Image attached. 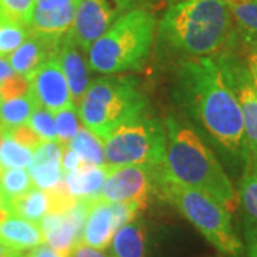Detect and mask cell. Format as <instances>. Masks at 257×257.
I'll use <instances>...</instances> for the list:
<instances>
[{
    "label": "cell",
    "instance_id": "obj_33",
    "mask_svg": "<svg viewBox=\"0 0 257 257\" xmlns=\"http://www.w3.org/2000/svg\"><path fill=\"white\" fill-rule=\"evenodd\" d=\"M29 90V80L25 76L13 74L5 82L0 83V100L16 97Z\"/></svg>",
    "mask_w": 257,
    "mask_h": 257
},
{
    "label": "cell",
    "instance_id": "obj_2",
    "mask_svg": "<svg viewBox=\"0 0 257 257\" xmlns=\"http://www.w3.org/2000/svg\"><path fill=\"white\" fill-rule=\"evenodd\" d=\"M166 153L156 173L167 180L207 193L227 210L239 206L237 192L223 166L194 128L170 116L166 120Z\"/></svg>",
    "mask_w": 257,
    "mask_h": 257
},
{
    "label": "cell",
    "instance_id": "obj_9",
    "mask_svg": "<svg viewBox=\"0 0 257 257\" xmlns=\"http://www.w3.org/2000/svg\"><path fill=\"white\" fill-rule=\"evenodd\" d=\"M216 59L239 103L248 155L257 159V92L250 80L247 67L244 60L226 50L216 55Z\"/></svg>",
    "mask_w": 257,
    "mask_h": 257
},
{
    "label": "cell",
    "instance_id": "obj_25",
    "mask_svg": "<svg viewBox=\"0 0 257 257\" xmlns=\"http://www.w3.org/2000/svg\"><path fill=\"white\" fill-rule=\"evenodd\" d=\"M33 149L19 143L18 140L2 132L0 169H28L33 159Z\"/></svg>",
    "mask_w": 257,
    "mask_h": 257
},
{
    "label": "cell",
    "instance_id": "obj_14",
    "mask_svg": "<svg viewBox=\"0 0 257 257\" xmlns=\"http://www.w3.org/2000/svg\"><path fill=\"white\" fill-rule=\"evenodd\" d=\"M60 39H47L30 33V36L8 57L13 72L29 77L50 56L57 55Z\"/></svg>",
    "mask_w": 257,
    "mask_h": 257
},
{
    "label": "cell",
    "instance_id": "obj_34",
    "mask_svg": "<svg viewBox=\"0 0 257 257\" xmlns=\"http://www.w3.org/2000/svg\"><path fill=\"white\" fill-rule=\"evenodd\" d=\"M3 133L9 135L10 138H13L15 140H18L19 143L25 145V146L30 147V149H37L43 143V140L37 136L36 133L29 127V124H23V126H19V127L13 128H0Z\"/></svg>",
    "mask_w": 257,
    "mask_h": 257
},
{
    "label": "cell",
    "instance_id": "obj_35",
    "mask_svg": "<svg viewBox=\"0 0 257 257\" xmlns=\"http://www.w3.org/2000/svg\"><path fill=\"white\" fill-rule=\"evenodd\" d=\"M243 244H244V251L247 257H257V223L246 221Z\"/></svg>",
    "mask_w": 257,
    "mask_h": 257
},
{
    "label": "cell",
    "instance_id": "obj_24",
    "mask_svg": "<svg viewBox=\"0 0 257 257\" xmlns=\"http://www.w3.org/2000/svg\"><path fill=\"white\" fill-rule=\"evenodd\" d=\"M230 12L234 25L250 46L257 45V0H231Z\"/></svg>",
    "mask_w": 257,
    "mask_h": 257
},
{
    "label": "cell",
    "instance_id": "obj_3",
    "mask_svg": "<svg viewBox=\"0 0 257 257\" xmlns=\"http://www.w3.org/2000/svg\"><path fill=\"white\" fill-rule=\"evenodd\" d=\"M234 35L229 2L182 0L169 6L159 23L165 45L186 57H207L226 50Z\"/></svg>",
    "mask_w": 257,
    "mask_h": 257
},
{
    "label": "cell",
    "instance_id": "obj_11",
    "mask_svg": "<svg viewBox=\"0 0 257 257\" xmlns=\"http://www.w3.org/2000/svg\"><path fill=\"white\" fill-rule=\"evenodd\" d=\"M29 90L33 93L39 106L56 114L74 106L69 83L57 55L50 56L28 77Z\"/></svg>",
    "mask_w": 257,
    "mask_h": 257
},
{
    "label": "cell",
    "instance_id": "obj_17",
    "mask_svg": "<svg viewBox=\"0 0 257 257\" xmlns=\"http://www.w3.org/2000/svg\"><path fill=\"white\" fill-rule=\"evenodd\" d=\"M79 5H69L60 9H35L30 23V33L47 39H62L73 25Z\"/></svg>",
    "mask_w": 257,
    "mask_h": 257
},
{
    "label": "cell",
    "instance_id": "obj_6",
    "mask_svg": "<svg viewBox=\"0 0 257 257\" xmlns=\"http://www.w3.org/2000/svg\"><path fill=\"white\" fill-rule=\"evenodd\" d=\"M146 107L136 79L106 74L90 82L77 111L84 127L104 142L123 123L145 114Z\"/></svg>",
    "mask_w": 257,
    "mask_h": 257
},
{
    "label": "cell",
    "instance_id": "obj_31",
    "mask_svg": "<svg viewBox=\"0 0 257 257\" xmlns=\"http://www.w3.org/2000/svg\"><path fill=\"white\" fill-rule=\"evenodd\" d=\"M29 127L43 142H57L55 127V114L42 106H37L28 121Z\"/></svg>",
    "mask_w": 257,
    "mask_h": 257
},
{
    "label": "cell",
    "instance_id": "obj_40",
    "mask_svg": "<svg viewBox=\"0 0 257 257\" xmlns=\"http://www.w3.org/2000/svg\"><path fill=\"white\" fill-rule=\"evenodd\" d=\"M23 257H64L63 254L57 253L55 248H52L46 243H42L32 250H29L28 254H23Z\"/></svg>",
    "mask_w": 257,
    "mask_h": 257
},
{
    "label": "cell",
    "instance_id": "obj_1",
    "mask_svg": "<svg viewBox=\"0 0 257 257\" xmlns=\"http://www.w3.org/2000/svg\"><path fill=\"white\" fill-rule=\"evenodd\" d=\"M175 97L226 152L240 159L250 156L239 103L216 56L186 57L180 62Z\"/></svg>",
    "mask_w": 257,
    "mask_h": 257
},
{
    "label": "cell",
    "instance_id": "obj_45",
    "mask_svg": "<svg viewBox=\"0 0 257 257\" xmlns=\"http://www.w3.org/2000/svg\"><path fill=\"white\" fill-rule=\"evenodd\" d=\"M176 2H182V0H170V3H176ZM223 2H231V0H223Z\"/></svg>",
    "mask_w": 257,
    "mask_h": 257
},
{
    "label": "cell",
    "instance_id": "obj_39",
    "mask_svg": "<svg viewBox=\"0 0 257 257\" xmlns=\"http://www.w3.org/2000/svg\"><path fill=\"white\" fill-rule=\"evenodd\" d=\"M82 0H36L35 2V9L50 10L66 8L69 5H79Z\"/></svg>",
    "mask_w": 257,
    "mask_h": 257
},
{
    "label": "cell",
    "instance_id": "obj_19",
    "mask_svg": "<svg viewBox=\"0 0 257 257\" xmlns=\"http://www.w3.org/2000/svg\"><path fill=\"white\" fill-rule=\"evenodd\" d=\"M39 224L45 236V243L52 248H55L57 253L63 254L64 257L69 256L74 243L79 241V239L73 223L67 216V213L50 211Z\"/></svg>",
    "mask_w": 257,
    "mask_h": 257
},
{
    "label": "cell",
    "instance_id": "obj_13",
    "mask_svg": "<svg viewBox=\"0 0 257 257\" xmlns=\"http://www.w3.org/2000/svg\"><path fill=\"white\" fill-rule=\"evenodd\" d=\"M62 153L63 146L57 142H43L35 149L28 170L36 189L47 192L63 182L64 173L60 163Z\"/></svg>",
    "mask_w": 257,
    "mask_h": 257
},
{
    "label": "cell",
    "instance_id": "obj_30",
    "mask_svg": "<svg viewBox=\"0 0 257 257\" xmlns=\"http://www.w3.org/2000/svg\"><path fill=\"white\" fill-rule=\"evenodd\" d=\"M35 2L36 0H0V18L30 28Z\"/></svg>",
    "mask_w": 257,
    "mask_h": 257
},
{
    "label": "cell",
    "instance_id": "obj_29",
    "mask_svg": "<svg viewBox=\"0 0 257 257\" xmlns=\"http://www.w3.org/2000/svg\"><path fill=\"white\" fill-rule=\"evenodd\" d=\"M239 204L246 214V221L257 223V172H251L243 177L237 192Z\"/></svg>",
    "mask_w": 257,
    "mask_h": 257
},
{
    "label": "cell",
    "instance_id": "obj_16",
    "mask_svg": "<svg viewBox=\"0 0 257 257\" xmlns=\"http://www.w3.org/2000/svg\"><path fill=\"white\" fill-rule=\"evenodd\" d=\"M113 234H114V227H113V213H111L110 203L96 196L89 211L87 220L84 223L80 240L87 246H92L99 250H106L109 248Z\"/></svg>",
    "mask_w": 257,
    "mask_h": 257
},
{
    "label": "cell",
    "instance_id": "obj_44",
    "mask_svg": "<svg viewBox=\"0 0 257 257\" xmlns=\"http://www.w3.org/2000/svg\"><path fill=\"white\" fill-rule=\"evenodd\" d=\"M9 257H23V253H16V254H13V256H9Z\"/></svg>",
    "mask_w": 257,
    "mask_h": 257
},
{
    "label": "cell",
    "instance_id": "obj_18",
    "mask_svg": "<svg viewBox=\"0 0 257 257\" xmlns=\"http://www.w3.org/2000/svg\"><path fill=\"white\" fill-rule=\"evenodd\" d=\"M147 230L145 220L136 217L114 231L111 237V257H146Z\"/></svg>",
    "mask_w": 257,
    "mask_h": 257
},
{
    "label": "cell",
    "instance_id": "obj_8",
    "mask_svg": "<svg viewBox=\"0 0 257 257\" xmlns=\"http://www.w3.org/2000/svg\"><path fill=\"white\" fill-rule=\"evenodd\" d=\"M133 6L135 0H82L67 35L87 53L93 42Z\"/></svg>",
    "mask_w": 257,
    "mask_h": 257
},
{
    "label": "cell",
    "instance_id": "obj_41",
    "mask_svg": "<svg viewBox=\"0 0 257 257\" xmlns=\"http://www.w3.org/2000/svg\"><path fill=\"white\" fill-rule=\"evenodd\" d=\"M13 74L16 73L13 72L8 57H0V83L5 82L6 79H9L10 76H13Z\"/></svg>",
    "mask_w": 257,
    "mask_h": 257
},
{
    "label": "cell",
    "instance_id": "obj_36",
    "mask_svg": "<svg viewBox=\"0 0 257 257\" xmlns=\"http://www.w3.org/2000/svg\"><path fill=\"white\" fill-rule=\"evenodd\" d=\"M67 257H111L110 254L104 253V250H99L92 246H87L86 243H83L82 240L76 241L74 246L70 250Z\"/></svg>",
    "mask_w": 257,
    "mask_h": 257
},
{
    "label": "cell",
    "instance_id": "obj_47",
    "mask_svg": "<svg viewBox=\"0 0 257 257\" xmlns=\"http://www.w3.org/2000/svg\"><path fill=\"white\" fill-rule=\"evenodd\" d=\"M2 172H3V169H0V176H2Z\"/></svg>",
    "mask_w": 257,
    "mask_h": 257
},
{
    "label": "cell",
    "instance_id": "obj_32",
    "mask_svg": "<svg viewBox=\"0 0 257 257\" xmlns=\"http://www.w3.org/2000/svg\"><path fill=\"white\" fill-rule=\"evenodd\" d=\"M111 213H113V227L114 231L121 227L123 224H126L133 219H136L139 211L143 210L136 203H127V202H117L110 203Z\"/></svg>",
    "mask_w": 257,
    "mask_h": 257
},
{
    "label": "cell",
    "instance_id": "obj_43",
    "mask_svg": "<svg viewBox=\"0 0 257 257\" xmlns=\"http://www.w3.org/2000/svg\"><path fill=\"white\" fill-rule=\"evenodd\" d=\"M18 251H13V250H10L9 247H6L3 243H0V257H9L13 256V254H16Z\"/></svg>",
    "mask_w": 257,
    "mask_h": 257
},
{
    "label": "cell",
    "instance_id": "obj_12",
    "mask_svg": "<svg viewBox=\"0 0 257 257\" xmlns=\"http://www.w3.org/2000/svg\"><path fill=\"white\" fill-rule=\"evenodd\" d=\"M86 55L87 53L77 46L67 33L60 39L57 47V59L63 69L66 80L69 83V89L72 92L76 107H79L83 96L90 84V79H89L90 67L87 63Z\"/></svg>",
    "mask_w": 257,
    "mask_h": 257
},
{
    "label": "cell",
    "instance_id": "obj_23",
    "mask_svg": "<svg viewBox=\"0 0 257 257\" xmlns=\"http://www.w3.org/2000/svg\"><path fill=\"white\" fill-rule=\"evenodd\" d=\"M67 146L74 153H77V156L82 159L83 165L106 166L103 142L96 135H93L87 127L82 126L79 128L77 135L72 139V142Z\"/></svg>",
    "mask_w": 257,
    "mask_h": 257
},
{
    "label": "cell",
    "instance_id": "obj_5",
    "mask_svg": "<svg viewBox=\"0 0 257 257\" xmlns=\"http://www.w3.org/2000/svg\"><path fill=\"white\" fill-rule=\"evenodd\" d=\"M155 189L184 219L192 223L223 256L243 257L244 244L236 233L231 213L207 193L155 173Z\"/></svg>",
    "mask_w": 257,
    "mask_h": 257
},
{
    "label": "cell",
    "instance_id": "obj_38",
    "mask_svg": "<svg viewBox=\"0 0 257 257\" xmlns=\"http://www.w3.org/2000/svg\"><path fill=\"white\" fill-rule=\"evenodd\" d=\"M244 64L247 67L248 76H250V80L253 83V87L256 89L257 92V52L250 47L247 50V53L244 55Z\"/></svg>",
    "mask_w": 257,
    "mask_h": 257
},
{
    "label": "cell",
    "instance_id": "obj_27",
    "mask_svg": "<svg viewBox=\"0 0 257 257\" xmlns=\"http://www.w3.org/2000/svg\"><path fill=\"white\" fill-rule=\"evenodd\" d=\"M29 36V26L0 18V57H9Z\"/></svg>",
    "mask_w": 257,
    "mask_h": 257
},
{
    "label": "cell",
    "instance_id": "obj_15",
    "mask_svg": "<svg viewBox=\"0 0 257 257\" xmlns=\"http://www.w3.org/2000/svg\"><path fill=\"white\" fill-rule=\"evenodd\" d=\"M0 243L13 251L23 253L45 243V236L39 223L9 214L0 220Z\"/></svg>",
    "mask_w": 257,
    "mask_h": 257
},
{
    "label": "cell",
    "instance_id": "obj_28",
    "mask_svg": "<svg viewBox=\"0 0 257 257\" xmlns=\"http://www.w3.org/2000/svg\"><path fill=\"white\" fill-rule=\"evenodd\" d=\"M82 126V120L79 117V111L76 106H70L64 110L57 111L55 114L57 143L62 146H67Z\"/></svg>",
    "mask_w": 257,
    "mask_h": 257
},
{
    "label": "cell",
    "instance_id": "obj_46",
    "mask_svg": "<svg viewBox=\"0 0 257 257\" xmlns=\"http://www.w3.org/2000/svg\"><path fill=\"white\" fill-rule=\"evenodd\" d=\"M250 47H253V49H254V50L257 52V45H256V46H250Z\"/></svg>",
    "mask_w": 257,
    "mask_h": 257
},
{
    "label": "cell",
    "instance_id": "obj_21",
    "mask_svg": "<svg viewBox=\"0 0 257 257\" xmlns=\"http://www.w3.org/2000/svg\"><path fill=\"white\" fill-rule=\"evenodd\" d=\"M39 103L33 93H26L0 100V128H13L28 124L32 113L35 111Z\"/></svg>",
    "mask_w": 257,
    "mask_h": 257
},
{
    "label": "cell",
    "instance_id": "obj_37",
    "mask_svg": "<svg viewBox=\"0 0 257 257\" xmlns=\"http://www.w3.org/2000/svg\"><path fill=\"white\" fill-rule=\"evenodd\" d=\"M62 170L63 173H69V172H73L76 169H79L83 165L82 159L77 156V153H74L73 150L69 146H63V153H62Z\"/></svg>",
    "mask_w": 257,
    "mask_h": 257
},
{
    "label": "cell",
    "instance_id": "obj_7",
    "mask_svg": "<svg viewBox=\"0 0 257 257\" xmlns=\"http://www.w3.org/2000/svg\"><path fill=\"white\" fill-rule=\"evenodd\" d=\"M167 135L162 121L142 114L103 142L107 166H143L157 170L165 159Z\"/></svg>",
    "mask_w": 257,
    "mask_h": 257
},
{
    "label": "cell",
    "instance_id": "obj_48",
    "mask_svg": "<svg viewBox=\"0 0 257 257\" xmlns=\"http://www.w3.org/2000/svg\"><path fill=\"white\" fill-rule=\"evenodd\" d=\"M256 172H257V169H256Z\"/></svg>",
    "mask_w": 257,
    "mask_h": 257
},
{
    "label": "cell",
    "instance_id": "obj_42",
    "mask_svg": "<svg viewBox=\"0 0 257 257\" xmlns=\"http://www.w3.org/2000/svg\"><path fill=\"white\" fill-rule=\"evenodd\" d=\"M9 206H8V202L5 200V197L0 194V220H3L6 216H9Z\"/></svg>",
    "mask_w": 257,
    "mask_h": 257
},
{
    "label": "cell",
    "instance_id": "obj_20",
    "mask_svg": "<svg viewBox=\"0 0 257 257\" xmlns=\"http://www.w3.org/2000/svg\"><path fill=\"white\" fill-rule=\"evenodd\" d=\"M106 175H107V165H82L79 169L64 175V184L69 193L76 199L96 197L100 194Z\"/></svg>",
    "mask_w": 257,
    "mask_h": 257
},
{
    "label": "cell",
    "instance_id": "obj_4",
    "mask_svg": "<svg viewBox=\"0 0 257 257\" xmlns=\"http://www.w3.org/2000/svg\"><path fill=\"white\" fill-rule=\"evenodd\" d=\"M156 25L155 15L149 10H128L89 47L90 70L101 74L138 70L150 53Z\"/></svg>",
    "mask_w": 257,
    "mask_h": 257
},
{
    "label": "cell",
    "instance_id": "obj_22",
    "mask_svg": "<svg viewBox=\"0 0 257 257\" xmlns=\"http://www.w3.org/2000/svg\"><path fill=\"white\" fill-rule=\"evenodd\" d=\"M10 214L23 217L26 220L40 223L50 211V199L45 190L32 189L28 193L19 196L9 202Z\"/></svg>",
    "mask_w": 257,
    "mask_h": 257
},
{
    "label": "cell",
    "instance_id": "obj_26",
    "mask_svg": "<svg viewBox=\"0 0 257 257\" xmlns=\"http://www.w3.org/2000/svg\"><path fill=\"white\" fill-rule=\"evenodd\" d=\"M35 189L28 169H5L0 176V194L9 206L10 200Z\"/></svg>",
    "mask_w": 257,
    "mask_h": 257
},
{
    "label": "cell",
    "instance_id": "obj_10",
    "mask_svg": "<svg viewBox=\"0 0 257 257\" xmlns=\"http://www.w3.org/2000/svg\"><path fill=\"white\" fill-rule=\"evenodd\" d=\"M155 172L143 166H107L99 197L109 203H136L145 209L155 189Z\"/></svg>",
    "mask_w": 257,
    "mask_h": 257
}]
</instances>
